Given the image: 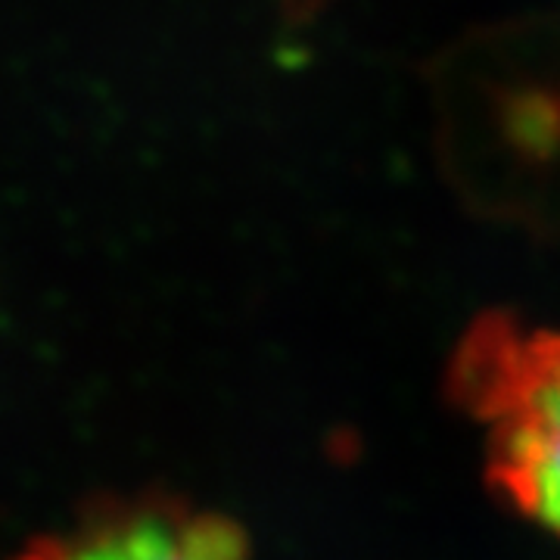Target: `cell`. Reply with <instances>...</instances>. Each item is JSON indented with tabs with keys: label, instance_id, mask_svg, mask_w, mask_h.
I'll return each instance as SVG.
<instances>
[{
	"label": "cell",
	"instance_id": "cell-1",
	"mask_svg": "<svg viewBox=\"0 0 560 560\" xmlns=\"http://www.w3.org/2000/svg\"><path fill=\"white\" fill-rule=\"evenodd\" d=\"M448 396L486 436V477L560 539V330L492 312L448 364Z\"/></svg>",
	"mask_w": 560,
	"mask_h": 560
},
{
	"label": "cell",
	"instance_id": "cell-2",
	"mask_svg": "<svg viewBox=\"0 0 560 560\" xmlns=\"http://www.w3.org/2000/svg\"><path fill=\"white\" fill-rule=\"evenodd\" d=\"M175 501H101L72 541V560H180Z\"/></svg>",
	"mask_w": 560,
	"mask_h": 560
},
{
	"label": "cell",
	"instance_id": "cell-3",
	"mask_svg": "<svg viewBox=\"0 0 560 560\" xmlns=\"http://www.w3.org/2000/svg\"><path fill=\"white\" fill-rule=\"evenodd\" d=\"M175 551L180 560H249V539L237 523L221 514H190L180 508Z\"/></svg>",
	"mask_w": 560,
	"mask_h": 560
},
{
	"label": "cell",
	"instance_id": "cell-4",
	"mask_svg": "<svg viewBox=\"0 0 560 560\" xmlns=\"http://www.w3.org/2000/svg\"><path fill=\"white\" fill-rule=\"evenodd\" d=\"M13 560H72V545L62 539H35Z\"/></svg>",
	"mask_w": 560,
	"mask_h": 560
}]
</instances>
